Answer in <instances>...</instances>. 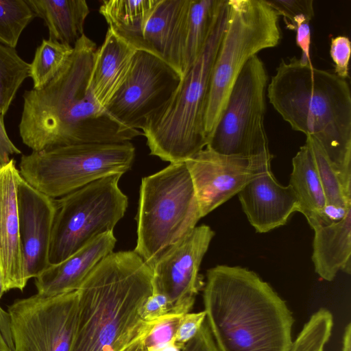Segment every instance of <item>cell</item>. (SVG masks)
<instances>
[{
    "instance_id": "obj_2",
    "label": "cell",
    "mask_w": 351,
    "mask_h": 351,
    "mask_svg": "<svg viewBox=\"0 0 351 351\" xmlns=\"http://www.w3.org/2000/svg\"><path fill=\"white\" fill-rule=\"evenodd\" d=\"M77 292V326L71 351L147 350L145 341L157 323L143 317L154 292L153 271L138 254L111 252Z\"/></svg>"
},
{
    "instance_id": "obj_36",
    "label": "cell",
    "mask_w": 351,
    "mask_h": 351,
    "mask_svg": "<svg viewBox=\"0 0 351 351\" xmlns=\"http://www.w3.org/2000/svg\"><path fill=\"white\" fill-rule=\"evenodd\" d=\"M180 351H219L206 322Z\"/></svg>"
},
{
    "instance_id": "obj_28",
    "label": "cell",
    "mask_w": 351,
    "mask_h": 351,
    "mask_svg": "<svg viewBox=\"0 0 351 351\" xmlns=\"http://www.w3.org/2000/svg\"><path fill=\"white\" fill-rule=\"evenodd\" d=\"M30 64L15 48L0 43V112L4 117L25 80L29 77Z\"/></svg>"
},
{
    "instance_id": "obj_16",
    "label": "cell",
    "mask_w": 351,
    "mask_h": 351,
    "mask_svg": "<svg viewBox=\"0 0 351 351\" xmlns=\"http://www.w3.org/2000/svg\"><path fill=\"white\" fill-rule=\"evenodd\" d=\"M21 178L13 158L0 166V271L5 292L23 291L28 282L19 235L17 188Z\"/></svg>"
},
{
    "instance_id": "obj_23",
    "label": "cell",
    "mask_w": 351,
    "mask_h": 351,
    "mask_svg": "<svg viewBox=\"0 0 351 351\" xmlns=\"http://www.w3.org/2000/svg\"><path fill=\"white\" fill-rule=\"evenodd\" d=\"M48 29L49 38L73 47L84 34L90 10L85 0H27Z\"/></svg>"
},
{
    "instance_id": "obj_20",
    "label": "cell",
    "mask_w": 351,
    "mask_h": 351,
    "mask_svg": "<svg viewBox=\"0 0 351 351\" xmlns=\"http://www.w3.org/2000/svg\"><path fill=\"white\" fill-rule=\"evenodd\" d=\"M136 51L108 27L103 44L95 53L89 81L95 101L104 109L127 77Z\"/></svg>"
},
{
    "instance_id": "obj_39",
    "label": "cell",
    "mask_w": 351,
    "mask_h": 351,
    "mask_svg": "<svg viewBox=\"0 0 351 351\" xmlns=\"http://www.w3.org/2000/svg\"><path fill=\"white\" fill-rule=\"evenodd\" d=\"M342 351H351V325L349 323L344 331Z\"/></svg>"
},
{
    "instance_id": "obj_3",
    "label": "cell",
    "mask_w": 351,
    "mask_h": 351,
    "mask_svg": "<svg viewBox=\"0 0 351 351\" xmlns=\"http://www.w3.org/2000/svg\"><path fill=\"white\" fill-rule=\"evenodd\" d=\"M206 277L204 311L219 351H289L294 319L269 284L240 266L219 265Z\"/></svg>"
},
{
    "instance_id": "obj_8",
    "label": "cell",
    "mask_w": 351,
    "mask_h": 351,
    "mask_svg": "<svg viewBox=\"0 0 351 351\" xmlns=\"http://www.w3.org/2000/svg\"><path fill=\"white\" fill-rule=\"evenodd\" d=\"M134 158L130 142L71 145L23 155L19 171L34 189L58 199L102 178L123 175Z\"/></svg>"
},
{
    "instance_id": "obj_34",
    "label": "cell",
    "mask_w": 351,
    "mask_h": 351,
    "mask_svg": "<svg viewBox=\"0 0 351 351\" xmlns=\"http://www.w3.org/2000/svg\"><path fill=\"white\" fill-rule=\"evenodd\" d=\"M351 44L347 36H338L331 39L330 53L335 64L334 72L343 79L348 77V63Z\"/></svg>"
},
{
    "instance_id": "obj_41",
    "label": "cell",
    "mask_w": 351,
    "mask_h": 351,
    "mask_svg": "<svg viewBox=\"0 0 351 351\" xmlns=\"http://www.w3.org/2000/svg\"><path fill=\"white\" fill-rule=\"evenodd\" d=\"M5 292V291L4 285H3V278H2V275H1V273L0 271V300Z\"/></svg>"
},
{
    "instance_id": "obj_27",
    "label": "cell",
    "mask_w": 351,
    "mask_h": 351,
    "mask_svg": "<svg viewBox=\"0 0 351 351\" xmlns=\"http://www.w3.org/2000/svg\"><path fill=\"white\" fill-rule=\"evenodd\" d=\"M73 50L72 46L49 38L43 39L30 63L29 77L33 82V89L40 90L46 86L63 67Z\"/></svg>"
},
{
    "instance_id": "obj_14",
    "label": "cell",
    "mask_w": 351,
    "mask_h": 351,
    "mask_svg": "<svg viewBox=\"0 0 351 351\" xmlns=\"http://www.w3.org/2000/svg\"><path fill=\"white\" fill-rule=\"evenodd\" d=\"M272 158L270 151L243 157L223 155L205 147L186 160L201 217L238 194L257 176L270 171Z\"/></svg>"
},
{
    "instance_id": "obj_10",
    "label": "cell",
    "mask_w": 351,
    "mask_h": 351,
    "mask_svg": "<svg viewBox=\"0 0 351 351\" xmlns=\"http://www.w3.org/2000/svg\"><path fill=\"white\" fill-rule=\"evenodd\" d=\"M267 81L263 61L253 56L238 75L206 148L243 157L269 151L264 124Z\"/></svg>"
},
{
    "instance_id": "obj_15",
    "label": "cell",
    "mask_w": 351,
    "mask_h": 351,
    "mask_svg": "<svg viewBox=\"0 0 351 351\" xmlns=\"http://www.w3.org/2000/svg\"><path fill=\"white\" fill-rule=\"evenodd\" d=\"M19 235L27 280L49 266V254L56 202L22 177L17 188Z\"/></svg>"
},
{
    "instance_id": "obj_4",
    "label": "cell",
    "mask_w": 351,
    "mask_h": 351,
    "mask_svg": "<svg viewBox=\"0 0 351 351\" xmlns=\"http://www.w3.org/2000/svg\"><path fill=\"white\" fill-rule=\"evenodd\" d=\"M291 128L314 139L351 195V92L346 79L293 57L282 60L267 87Z\"/></svg>"
},
{
    "instance_id": "obj_26",
    "label": "cell",
    "mask_w": 351,
    "mask_h": 351,
    "mask_svg": "<svg viewBox=\"0 0 351 351\" xmlns=\"http://www.w3.org/2000/svg\"><path fill=\"white\" fill-rule=\"evenodd\" d=\"M306 144L313 154L326 199V213L332 219H341L351 208V195L318 143L306 136Z\"/></svg>"
},
{
    "instance_id": "obj_33",
    "label": "cell",
    "mask_w": 351,
    "mask_h": 351,
    "mask_svg": "<svg viewBox=\"0 0 351 351\" xmlns=\"http://www.w3.org/2000/svg\"><path fill=\"white\" fill-rule=\"evenodd\" d=\"M205 319L204 311L181 316L173 340L174 346L181 350L198 332Z\"/></svg>"
},
{
    "instance_id": "obj_18",
    "label": "cell",
    "mask_w": 351,
    "mask_h": 351,
    "mask_svg": "<svg viewBox=\"0 0 351 351\" xmlns=\"http://www.w3.org/2000/svg\"><path fill=\"white\" fill-rule=\"evenodd\" d=\"M237 195L250 223L258 233L284 226L300 210L291 186L280 184L271 170L251 180Z\"/></svg>"
},
{
    "instance_id": "obj_38",
    "label": "cell",
    "mask_w": 351,
    "mask_h": 351,
    "mask_svg": "<svg viewBox=\"0 0 351 351\" xmlns=\"http://www.w3.org/2000/svg\"><path fill=\"white\" fill-rule=\"evenodd\" d=\"M21 154V151L14 145L7 134L3 116L0 112V166L9 162L11 155Z\"/></svg>"
},
{
    "instance_id": "obj_17",
    "label": "cell",
    "mask_w": 351,
    "mask_h": 351,
    "mask_svg": "<svg viewBox=\"0 0 351 351\" xmlns=\"http://www.w3.org/2000/svg\"><path fill=\"white\" fill-rule=\"evenodd\" d=\"M190 3L191 0H158L136 47V50L160 58L181 77Z\"/></svg>"
},
{
    "instance_id": "obj_42",
    "label": "cell",
    "mask_w": 351,
    "mask_h": 351,
    "mask_svg": "<svg viewBox=\"0 0 351 351\" xmlns=\"http://www.w3.org/2000/svg\"><path fill=\"white\" fill-rule=\"evenodd\" d=\"M146 351H147V350H146Z\"/></svg>"
},
{
    "instance_id": "obj_30",
    "label": "cell",
    "mask_w": 351,
    "mask_h": 351,
    "mask_svg": "<svg viewBox=\"0 0 351 351\" xmlns=\"http://www.w3.org/2000/svg\"><path fill=\"white\" fill-rule=\"evenodd\" d=\"M333 316L325 308L314 313L304 325L289 351H324L331 335Z\"/></svg>"
},
{
    "instance_id": "obj_32",
    "label": "cell",
    "mask_w": 351,
    "mask_h": 351,
    "mask_svg": "<svg viewBox=\"0 0 351 351\" xmlns=\"http://www.w3.org/2000/svg\"><path fill=\"white\" fill-rule=\"evenodd\" d=\"M180 317H168L155 324L145 341L147 351H154L173 344Z\"/></svg>"
},
{
    "instance_id": "obj_25",
    "label": "cell",
    "mask_w": 351,
    "mask_h": 351,
    "mask_svg": "<svg viewBox=\"0 0 351 351\" xmlns=\"http://www.w3.org/2000/svg\"><path fill=\"white\" fill-rule=\"evenodd\" d=\"M226 3V0H191L186 28L183 73L202 51Z\"/></svg>"
},
{
    "instance_id": "obj_22",
    "label": "cell",
    "mask_w": 351,
    "mask_h": 351,
    "mask_svg": "<svg viewBox=\"0 0 351 351\" xmlns=\"http://www.w3.org/2000/svg\"><path fill=\"white\" fill-rule=\"evenodd\" d=\"M289 184L299 201V212L304 215L311 227L332 222L326 215L324 189L313 154L306 143L292 159Z\"/></svg>"
},
{
    "instance_id": "obj_11",
    "label": "cell",
    "mask_w": 351,
    "mask_h": 351,
    "mask_svg": "<svg viewBox=\"0 0 351 351\" xmlns=\"http://www.w3.org/2000/svg\"><path fill=\"white\" fill-rule=\"evenodd\" d=\"M77 319V291L18 299L8 311L12 351H71Z\"/></svg>"
},
{
    "instance_id": "obj_9",
    "label": "cell",
    "mask_w": 351,
    "mask_h": 351,
    "mask_svg": "<svg viewBox=\"0 0 351 351\" xmlns=\"http://www.w3.org/2000/svg\"><path fill=\"white\" fill-rule=\"evenodd\" d=\"M121 176L102 178L55 199L50 265L62 262L98 237L113 232L128 205L119 187Z\"/></svg>"
},
{
    "instance_id": "obj_12",
    "label": "cell",
    "mask_w": 351,
    "mask_h": 351,
    "mask_svg": "<svg viewBox=\"0 0 351 351\" xmlns=\"http://www.w3.org/2000/svg\"><path fill=\"white\" fill-rule=\"evenodd\" d=\"M180 80V73L160 58L137 50L127 77L105 110L120 125L142 130L168 104Z\"/></svg>"
},
{
    "instance_id": "obj_21",
    "label": "cell",
    "mask_w": 351,
    "mask_h": 351,
    "mask_svg": "<svg viewBox=\"0 0 351 351\" xmlns=\"http://www.w3.org/2000/svg\"><path fill=\"white\" fill-rule=\"evenodd\" d=\"M312 261L321 278L332 281L339 271H351V208L340 219L311 227Z\"/></svg>"
},
{
    "instance_id": "obj_1",
    "label": "cell",
    "mask_w": 351,
    "mask_h": 351,
    "mask_svg": "<svg viewBox=\"0 0 351 351\" xmlns=\"http://www.w3.org/2000/svg\"><path fill=\"white\" fill-rule=\"evenodd\" d=\"M96 44L84 34L63 67L40 90H25L19 134L32 152L86 143L130 142L142 135L112 119L95 101L89 81Z\"/></svg>"
},
{
    "instance_id": "obj_19",
    "label": "cell",
    "mask_w": 351,
    "mask_h": 351,
    "mask_svg": "<svg viewBox=\"0 0 351 351\" xmlns=\"http://www.w3.org/2000/svg\"><path fill=\"white\" fill-rule=\"evenodd\" d=\"M116 241L113 232L106 233L62 262L50 265L34 278L37 293L53 296L77 291L97 265L113 252Z\"/></svg>"
},
{
    "instance_id": "obj_13",
    "label": "cell",
    "mask_w": 351,
    "mask_h": 351,
    "mask_svg": "<svg viewBox=\"0 0 351 351\" xmlns=\"http://www.w3.org/2000/svg\"><path fill=\"white\" fill-rule=\"evenodd\" d=\"M214 236L210 226H196L152 266L154 292L166 298L171 315L182 316L193 308L204 285L200 265Z\"/></svg>"
},
{
    "instance_id": "obj_40",
    "label": "cell",
    "mask_w": 351,
    "mask_h": 351,
    "mask_svg": "<svg viewBox=\"0 0 351 351\" xmlns=\"http://www.w3.org/2000/svg\"><path fill=\"white\" fill-rule=\"evenodd\" d=\"M0 351H12L10 343L4 336L0 328Z\"/></svg>"
},
{
    "instance_id": "obj_5",
    "label": "cell",
    "mask_w": 351,
    "mask_h": 351,
    "mask_svg": "<svg viewBox=\"0 0 351 351\" xmlns=\"http://www.w3.org/2000/svg\"><path fill=\"white\" fill-rule=\"evenodd\" d=\"M227 1L202 51L183 73L168 104L141 130L150 154L182 162L204 149V114L210 78L227 19Z\"/></svg>"
},
{
    "instance_id": "obj_29",
    "label": "cell",
    "mask_w": 351,
    "mask_h": 351,
    "mask_svg": "<svg viewBox=\"0 0 351 351\" xmlns=\"http://www.w3.org/2000/svg\"><path fill=\"white\" fill-rule=\"evenodd\" d=\"M36 16L27 0H0V43L16 48L22 32Z\"/></svg>"
},
{
    "instance_id": "obj_31",
    "label": "cell",
    "mask_w": 351,
    "mask_h": 351,
    "mask_svg": "<svg viewBox=\"0 0 351 351\" xmlns=\"http://www.w3.org/2000/svg\"><path fill=\"white\" fill-rule=\"evenodd\" d=\"M268 4L282 16L287 27L290 29L294 21L300 16L312 19L314 16L313 1L312 0H266Z\"/></svg>"
},
{
    "instance_id": "obj_37",
    "label": "cell",
    "mask_w": 351,
    "mask_h": 351,
    "mask_svg": "<svg viewBox=\"0 0 351 351\" xmlns=\"http://www.w3.org/2000/svg\"><path fill=\"white\" fill-rule=\"evenodd\" d=\"M309 22L298 23L294 30L296 32V44L302 50L300 58L304 63H311L310 58L311 29Z\"/></svg>"
},
{
    "instance_id": "obj_24",
    "label": "cell",
    "mask_w": 351,
    "mask_h": 351,
    "mask_svg": "<svg viewBox=\"0 0 351 351\" xmlns=\"http://www.w3.org/2000/svg\"><path fill=\"white\" fill-rule=\"evenodd\" d=\"M158 0H104L99 12L116 34L136 49L143 26Z\"/></svg>"
},
{
    "instance_id": "obj_35",
    "label": "cell",
    "mask_w": 351,
    "mask_h": 351,
    "mask_svg": "<svg viewBox=\"0 0 351 351\" xmlns=\"http://www.w3.org/2000/svg\"><path fill=\"white\" fill-rule=\"evenodd\" d=\"M169 304L166 298L158 293L153 292L147 300L143 317L147 322L156 323L158 321L171 317Z\"/></svg>"
},
{
    "instance_id": "obj_7",
    "label": "cell",
    "mask_w": 351,
    "mask_h": 351,
    "mask_svg": "<svg viewBox=\"0 0 351 351\" xmlns=\"http://www.w3.org/2000/svg\"><path fill=\"white\" fill-rule=\"evenodd\" d=\"M201 218L186 163H170L142 178L134 251L152 267L164 252L196 227Z\"/></svg>"
},
{
    "instance_id": "obj_6",
    "label": "cell",
    "mask_w": 351,
    "mask_h": 351,
    "mask_svg": "<svg viewBox=\"0 0 351 351\" xmlns=\"http://www.w3.org/2000/svg\"><path fill=\"white\" fill-rule=\"evenodd\" d=\"M227 8L206 104L204 125L208 141L245 64L259 51L276 47L282 37L280 16L266 0H228Z\"/></svg>"
}]
</instances>
